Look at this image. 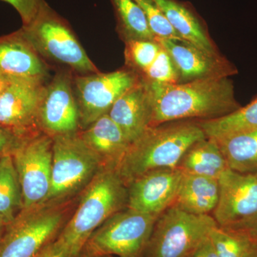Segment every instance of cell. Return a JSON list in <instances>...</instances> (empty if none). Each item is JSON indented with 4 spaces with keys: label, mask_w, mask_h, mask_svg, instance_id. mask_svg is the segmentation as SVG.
Wrapping results in <instances>:
<instances>
[{
    "label": "cell",
    "mask_w": 257,
    "mask_h": 257,
    "mask_svg": "<svg viewBox=\"0 0 257 257\" xmlns=\"http://www.w3.org/2000/svg\"><path fill=\"white\" fill-rule=\"evenodd\" d=\"M143 9L150 30L156 40L184 42L169 23L163 12L154 0H135ZM189 44V43H188Z\"/></svg>",
    "instance_id": "obj_28"
},
{
    "label": "cell",
    "mask_w": 257,
    "mask_h": 257,
    "mask_svg": "<svg viewBox=\"0 0 257 257\" xmlns=\"http://www.w3.org/2000/svg\"><path fill=\"white\" fill-rule=\"evenodd\" d=\"M214 140L229 169L239 173L257 175V128Z\"/></svg>",
    "instance_id": "obj_22"
},
{
    "label": "cell",
    "mask_w": 257,
    "mask_h": 257,
    "mask_svg": "<svg viewBox=\"0 0 257 257\" xmlns=\"http://www.w3.org/2000/svg\"><path fill=\"white\" fill-rule=\"evenodd\" d=\"M108 114L130 144L138 140L151 126L150 94L143 78L113 104Z\"/></svg>",
    "instance_id": "obj_17"
},
{
    "label": "cell",
    "mask_w": 257,
    "mask_h": 257,
    "mask_svg": "<svg viewBox=\"0 0 257 257\" xmlns=\"http://www.w3.org/2000/svg\"><path fill=\"white\" fill-rule=\"evenodd\" d=\"M13 7L23 20V25H29L35 18L42 0H1Z\"/></svg>",
    "instance_id": "obj_30"
},
{
    "label": "cell",
    "mask_w": 257,
    "mask_h": 257,
    "mask_svg": "<svg viewBox=\"0 0 257 257\" xmlns=\"http://www.w3.org/2000/svg\"><path fill=\"white\" fill-rule=\"evenodd\" d=\"M163 12L169 23L179 37L187 43L213 57L221 56L209 38L207 31L188 5L177 0H154Z\"/></svg>",
    "instance_id": "obj_19"
},
{
    "label": "cell",
    "mask_w": 257,
    "mask_h": 257,
    "mask_svg": "<svg viewBox=\"0 0 257 257\" xmlns=\"http://www.w3.org/2000/svg\"><path fill=\"white\" fill-rule=\"evenodd\" d=\"M47 82L9 78L0 96V126L20 138L37 124L42 92Z\"/></svg>",
    "instance_id": "obj_13"
},
{
    "label": "cell",
    "mask_w": 257,
    "mask_h": 257,
    "mask_svg": "<svg viewBox=\"0 0 257 257\" xmlns=\"http://www.w3.org/2000/svg\"><path fill=\"white\" fill-rule=\"evenodd\" d=\"M52 146V137L37 133L21 139L12 152L21 187L23 209L46 204L51 189Z\"/></svg>",
    "instance_id": "obj_8"
},
{
    "label": "cell",
    "mask_w": 257,
    "mask_h": 257,
    "mask_svg": "<svg viewBox=\"0 0 257 257\" xmlns=\"http://www.w3.org/2000/svg\"><path fill=\"white\" fill-rule=\"evenodd\" d=\"M145 82L151 104V126L179 120L218 119L241 106L229 77L175 84Z\"/></svg>",
    "instance_id": "obj_1"
},
{
    "label": "cell",
    "mask_w": 257,
    "mask_h": 257,
    "mask_svg": "<svg viewBox=\"0 0 257 257\" xmlns=\"http://www.w3.org/2000/svg\"><path fill=\"white\" fill-rule=\"evenodd\" d=\"M219 197V179L184 173L174 205L194 215H211Z\"/></svg>",
    "instance_id": "obj_20"
},
{
    "label": "cell",
    "mask_w": 257,
    "mask_h": 257,
    "mask_svg": "<svg viewBox=\"0 0 257 257\" xmlns=\"http://www.w3.org/2000/svg\"><path fill=\"white\" fill-rule=\"evenodd\" d=\"M219 183V201L211 214L218 226L229 227L257 216V175L228 169Z\"/></svg>",
    "instance_id": "obj_12"
},
{
    "label": "cell",
    "mask_w": 257,
    "mask_h": 257,
    "mask_svg": "<svg viewBox=\"0 0 257 257\" xmlns=\"http://www.w3.org/2000/svg\"><path fill=\"white\" fill-rule=\"evenodd\" d=\"M128 188L116 170L101 168L85 187L72 219L61 231L60 240L74 254L82 255L91 235L127 205Z\"/></svg>",
    "instance_id": "obj_3"
},
{
    "label": "cell",
    "mask_w": 257,
    "mask_h": 257,
    "mask_svg": "<svg viewBox=\"0 0 257 257\" xmlns=\"http://www.w3.org/2000/svg\"><path fill=\"white\" fill-rule=\"evenodd\" d=\"M37 257H82L74 254L62 241L56 238L44 247Z\"/></svg>",
    "instance_id": "obj_31"
},
{
    "label": "cell",
    "mask_w": 257,
    "mask_h": 257,
    "mask_svg": "<svg viewBox=\"0 0 257 257\" xmlns=\"http://www.w3.org/2000/svg\"><path fill=\"white\" fill-rule=\"evenodd\" d=\"M170 55L179 74V83L211 77H231L237 69L224 57L207 55L187 42L157 40Z\"/></svg>",
    "instance_id": "obj_15"
},
{
    "label": "cell",
    "mask_w": 257,
    "mask_h": 257,
    "mask_svg": "<svg viewBox=\"0 0 257 257\" xmlns=\"http://www.w3.org/2000/svg\"><path fill=\"white\" fill-rule=\"evenodd\" d=\"M92 257H114V256H111V255H103V256H92Z\"/></svg>",
    "instance_id": "obj_38"
},
{
    "label": "cell",
    "mask_w": 257,
    "mask_h": 257,
    "mask_svg": "<svg viewBox=\"0 0 257 257\" xmlns=\"http://www.w3.org/2000/svg\"><path fill=\"white\" fill-rule=\"evenodd\" d=\"M249 257H257V247L255 248L254 251H253V253H251V256Z\"/></svg>",
    "instance_id": "obj_37"
},
{
    "label": "cell",
    "mask_w": 257,
    "mask_h": 257,
    "mask_svg": "<svg viewBox=\"0 0 257 257\" xmlns=\"http://www.w3.org/2000/svg\"><path fill=\"white\" fill-rule=\"evenodd\" d=\"M187 257H218L209 235Z\"/></svg>",
    "instance_id": "obj_33"
},
{
    "label": "cell",
    "mask_w": 257,
    "mask_h": 257,
    "mask_svg": "<svg viewBox=\"0 0 257 257\" xmlns=\"http://www.w3.org/2000/svg\"><path fill=\"white\" fill-rule=\"evenodd\" d=\"M158 217L127 207L121 209L91 235L82 257H143Z\"/></svg>",
    "instance_id": "obj_5"
},
{
    "label": "cell",
    "mask_w": 257,
    "mask_h": 257,
    "mask_svg": "<svg viewBox=\"0 0 257 257\" xmlns=\"http://www.w3.org/2000/svg\"><path fill=\"white\" fill-rule=\"evenodd\" d=\"M117 21V28L124 41L156 40L143 9L135 0H111Z\"/></svg>",
    "instance_id": "obj_25"
},
{
    "label": "cell",
    "mask_w": 257,
    "mask_h": 257,
    "mask_svg": "<svg viewBox=\"0 0 257 257\" xmlns=\"http://www.w3.org/2000/svg\"><path fill=\"white\" fill-rule=\"evenodd\" d=\"M8 81H9V77H5V76L0 74V96L3 94L5 87L8 85Z\"/></svg>",
    "instance_id": "obj_35"
},
{
    "label": "cell",
    "mask_w": 257,
    "mask_h": 257,
    "mask_svg": "<svg viewBox=\"0 0 257 257\" xmlns=\"http://www.w3.org/2000/svg\"><path fill=\"white\" fill-rule=\"evenodd\" d=\"M6 226L7 224L5 222L4 219L0 216V238H1V236L4 234V229L6 228Z\"/></svg>",
    "instance_id": "obj_36"
},
{
    "label": "cell",
    "mask_w": 257,
    "mask_h": 257,
    "mask_svg": "<svg viewBox=\"0 0 257 257\" xmlns=\"http://www.w3.org/2000/svg\"><path fill=\"white\" fill-rule=\"evenodd\" d=\"M216 226L211 215L172 206L157 218L143 257H187Z\"/></svg>",
    "instance_id": "obj_7"
},
{
    "label": "cell",
    "mask_w": 257,
    "mask_h": 257,
    "mask_svg": "<svg viewBox=\"0 0 257 257\" xmlns=\"http://www.w3.org/2000/svg\"><path fill=\"white\" fill-rule=\"evenodd\" d=\"M73 74L67 69L60 71L44 87L37 124L52 138L78 133L79 111Z\"/></svg>",
    "instance_id": "obj_11"
},
{
    "label": "cell",
    "mask_w": 257,
    "mask_h": 257,
    "mask_svg": "<svg viewBox=\"0 0 257 257\" xmlns=\"http://www.w3.org/2000/svg\"><path fill=\"white\" fill-rule=\"evenodd\" d=\"M79 135L99 157L102 168L116 170L131 145L108 114L96 119Z\"/></svg>",
    "instance_id": "obj_18"
},
{
    "label": "cell",
    "mask_w": 257,
    "mask_h": 257,
    "mask_svg": "<svg viewBox=\"0 0 257 257\" xmlns=\"http://www.w3.org/2000/svg\"><path fill=\"white\" fill-rule=\"evenodd\" d=\"M218 257H249L257 247L246 234L216 226L209 234Z\"/></svg>",
    "instance_id": "obj_26"
},
{
    "label": "cell",
    "mask_w": 257,
    "mask_h": 257,
    "mask_svg": "<svg viewBox=\"0 0 257 257\" xmlns=\"http://www.w3.org/2000/svg\"><path fill=\"white\" fill-rule=\"evenodd\" d=\"M207 138H219L257 128V97L245 106L218 119L197 120Z\"/></svg>",
    "instance_id": "obj_23"
},
{
    "label": "cell",
    "mask_w": 257,
    "mask_h": 257,
    "mask_svg": "<svg viewBox=\"0 0 257 257\" xmlns=\"http://www.w3.org/2000/svg\"><path fill=\"white\" fill-rule=\"evenodd\" d=\"M62 221V211L46 204L23 209L0 238V257H37L55 239Z\"/></svg>",
    "instance_id": "obj_9"
},
{
    "label": "cell",
    "mask_w": 257,
    "mask_h": 257,
    "mask_svg": "<svg viewBox=\"0 0 257 257\" xmlns=\"http://www.w3.org/2000/svg\"><path fill=\"white\" fill-rule=\"evenodd\" d=\"M177 168L184 174L219 179L229 167L215 140L206 138L189 147Z\"/></svg>",
    "instance_id": "obj_21"
},
{
    "label": "cell",
    "mask_w": 257,
    "mask_h": 257,
    "mask_svg": "<svg viewBox=\"0 0 257 257\" xmlns=\"http://www.w3.org/2000/svg\"><path fill=\"white\" fill-rule=\"evenodd\" d=\"M226 228L241 231L257 245V216L241 224Z\"/></svg>",
    "instance_id": "obj_34"
},
{
    "label": "cell",
    "mask_w": 257,
    "mask_h": 257,
    "mask_svg": "<svg viewBox=\"0 0 257 257\" xmlns=\"http://www.w3.org/2000/svg\"><path fill=\"white\" fill-rule=\"evenodd\" d=\"M53 138L51 189L47 205L85 188L102 168L101 161L78 133Z\"/></svg>",
    "instance_id": "obj_6"
},
{
    "label": "cell",
    "mask_w": 257,
    "mask_h": 257,
    "mask_svg": "<svg viewBox=\"0 0 257 257\" xmlns=\"http://www.w3.org/2000/svg\"><path fill=\"white\" fill-rule=\"evenodd\" d=\"M49 67L20 30L0 37V74L47 82Z\"/></svg>",
    "instance_id": "obj_16"
},
{
    "label": "cell",
    "mask_w": 257,
    "mask_h": 257,
    "mask_svg": "<svg viewBox=\"0 0 257 257\" xmlns=\"http://www.w3.org/2000/svg\"><path fill=\"white\" fill-rule=\"evenodd\" d=\"M141 77L146 82H150L175 84L179 81L175 64L162 45L156 59Z\"/></svg>",
    "instance_id": "obj_29"
},
{
    "label": "cell",
    "mask_w": 257,
    "mask_h": 257,
    "mask_svg": "<svg viewBox=\"0 0 257 257\" xmlns=\"http://www.w3.org/2000/svg\"><path fill=\"white\" fill-rule=\"evenodd\" d=\"M21 139L8 128L0 126V157L13 152Z\"/></svg>",
    "instance_id": "obj_32"
},
{
    "label": "cell",
    "mask_w": 257,
    "mask_h": 257,
    "mask_svg": "<svg viewBox=\"0 0 257 257\" xmlns=\"http://www.w3.org/2000/svg\"><path fill=\"white\" fill-rule=\"evenodd\" d=\"M206 138L197 120H179L150 126L130 145L116 172L128 186L152 171L175 168L189 147Z\"/></svg>",
    "instance_id": "obj_2"
},
{
    "label": "cell",
    "mask_w": 257,
    "mask_h": 257,
    "mask_svg": "<svg viewBox=\"0 0 257 257\" xmlns=\"http://www.w3.org/2000/svg\"><path fill=\"white\" fill-rule=\"evenodd\" d=\"M184 172L177 167L160 169L128 184L126 207L159 216L175 204Z\"/></svg>",
    "instance_id": "obj_14"
},
{
    "label": "cell",
    "mask_w": 257,
    "mask_h": 257,
    "mask_svg": "<svg viewBox=\"0 0 257 257\" xmlns=\"http://www.w3.org/2000/svg\"><path fill=\"white\" fill-rule=\"evenodd\" d=\"M133 69L73 77L74 95L78 106L79 128H87L109 110L121 96L141 82Z\"/></svg>",
    "instance_id": "obj_10"
},
{
    "label": "cell",
    "mask_w": 257,
    "mask_h": 257,
    "mask_svg": "<svg viewBox=\"0 0 257 257\" xmlns=\"http://www.w3.org/2000/svg\"><path fill=\"white\" fill-rule=\"evenodd\" d=\"M25 38L45 60L67 67L78 75L99 73L68 23L42 0L32 23L20 29Z\"/></svg>",
    "instance_id": "obj_4"
},
{
    "label": "cell",
    "mask_w": 257,
    "mask_h": 257,
    "mask_svg": "<svg viewBox=\"0 0 257 257\" xmlns=\"http://www.w3.org/2000/svg\"><path fill=\"white\" fill-rule=\"evenodd\" d=\"M23 209V197L12 155L0 157V216L7 226L14 221L18 209Z\"/></svg>",
    "instance_id": "obj_24"
},
{
    "label": "cell",
    "mask_w": 257,
    "mask_h": 257,
    "mask_svg": "<svg viewBox=\"0 0 257 257\" xmlns=\"http://www.w3.org/2000/svg\"><path fill=\"white\" fill-rule=\"evenodd\" d=\"M125 42V59L128 68L140 76L156 59L161 45L157 40H130Z\"/></svg>",
    "instance_id": "obj_27"
}]
</instances>
